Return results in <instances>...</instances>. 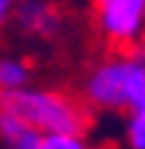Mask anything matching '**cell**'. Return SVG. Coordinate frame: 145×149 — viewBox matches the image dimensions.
<instances>
[{
    "label": "cell",
    "mask_w": 145,
    "mask_h": 149,
    "mask_svg": "<svg viewBox=\"0 0 145 149\" xmlns=\"http://www.w3.org/2000/svg\"><path fill=\"white\" fill-rule=\"evenodd\" d=\"M93 28L114 53H133L145 37V0H96Z\"/></svg>",
    "instance_id": "3957f363"
},
{
    "label": "cell",
    "mask_w": 145,
    "mask_h": 149,
    "mask_svg": "<svg viewBox=\"0 0 145 149\" xmlns=\"http://www.w3.org/2000/svg\"><path fill=\"white\" fill-rule=\"evenodd\" d=\"M124 146L145 149V109L124 115Z\"/></svg>",
    "instance_id": "52a82bcc"
},
{
    "label": "cell",
    "mask_w": 145,
    "mask_h": 149,
    "mask_svg": "<svg viewBox=\"0 0 145 149\" xmlns=\"http://www.w3.org/2000/svg\"><path fill=\"white\" fill-rule=\"evenodd\" d=\"M34 68L25 56H0V93H16L31 87Z\"/></svg>",
    "instance_id": "8992f818"
},
{
    "label": "cell",
    "mask_w": 145,
    "mask_h": 149,
    "mask_svg": "<svg viewBox=\"0 0 145 149\" xmlns=\"http://www.w3.org/2000/svg\"><path fill=\"white\" fill-rule=\"evenodd\" d=\"M133 56H136L139 62L145 65V37H142V40H139V47H136V50H133Z\"/></svg>",
    "instance_id": "30bf717a"
},
{
    "label": "cell",
    "mask_w": 145,
    "mask_h": 149,
    "mask_svg": "<svg viewBox=\"0 0 145 149\" xmlns=\"http://www.w3.org/2000/svg\"><path fill=\"white\" fill-rule=\"evenodd\" d=\"M12 25L19 34H28L34 40H56L62 37L68 16L59 3H49V0H22L12 6Z\"/></svg>",
    "instance_id": "277c9868"
},
{
    "label": "cell",
    "mask_w": 145,
    "mask_h": 149,
    "mask_svg": "<svg viewBox=\"0 0 145 149\" xmlns=\"http://www.w3.org/2000/svg\"><path fill=\"white\" fill-rule=\"evenodd\" d=\"M40 137L43 134H37L28 124H22L19 118L0 112V146L3 149H37L40 146Z\"/></svg>",
    "instance_id": "5b68a950"
},
{
    "label": "cell",
    "mask_w": 145,
    "mask_h": 149,
    "mask_svg": "<svg viewBox=\"0 0 145 149\" xmlns=\"http://www.w3.org/2000/svg\"><path fill=\"white\" fill-rule=\"evenodd\" d=\"M12 6H16V3H9V0H0V28L12 25Z\"/></svg>",
    "instance_id": "9c48e42d"
},
{
    "label": "cell",
    "mask_w": 145,
    "mask_h": 149,
    "mask_svg": "<svg viewBox=\"0 0 145 149\" xmlns=\"http://www.w3.org/2000/svg\"><path fill=\"white\" fill-rule=\"evenodd\" d=\"M80 102L96 112H130L145 109V65L133 53H108L87 68L80 81Z\"/></svg>",
    "instance_id": "6da1fadb"
},
{
    "label": "cell",
    "mask_w": 145,
    "mask_h": 149,
    "mask_svg": "<svg viewBox=\"0 0 145 149\" xmlns=\"http://www.w3.org/2000/svg\"><path fill=\"white\" fill-rule=\"evenodd\" d=\"M0 112H6L37 134H87L90 109L80 96L59 87H25L16 93H0Z\"/></svg>",
    "instance_id": "7a4b0ae2"
},
{
    "label": "cell",
    "mask_w": 145,
    "mask_h": 149,
    "mask_svg": "<svg viewBox=\"0 0 145 149\" xmlns=\"http://www.w3.org/2000/svg\"><path fill=\"white\" fill-rule=\"evenodd\" d=\"M37 149H93L87 134H43Z\"/></svg>",
    "instance_id": "ba28073f"
}]
</instances>
